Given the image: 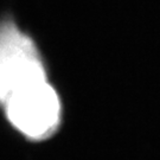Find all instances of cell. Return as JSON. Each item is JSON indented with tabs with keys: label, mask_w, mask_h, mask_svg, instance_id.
Here are the masks:
<instances>
[{
	"label": "cell",
	"mask_w": 160,
	"mask_h": 160,
	"mask_svg": "<svg viewBox=\"0 0 160 160\" xmlns=\"http://www.w3.org/2000/svg\"><path fill=\"white\" fill-rule=\"evenodd\" d=\"M45 81V67L33 40L12 22L0 23V104Z\"/></svg>",
	"instance_id": "1"
},
{
	"label": "cell",
	"mask_w": 160,
	"mask_h": 160,
	"mask_svg": "<svg viewBox=\"0 0 160 160\" xmlns=\"http://www.w3.org/2000/svg\"><path fill=\"white\" fill-rule=\"evenodd\" d=\"M4 107L12 126L33 140L50 138L62 119L59 96L48 81L14 95Z\"/></svg>",
	"instance_id": "2"
}]
</instances>
